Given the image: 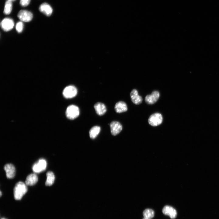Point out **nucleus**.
Here are the masks:
<instances>
[{"mask_svg":"<svg viewBox=\"0 0 219 219\" xmlns=\"http://www.w3.org/2000/svg\"><path fill=\"white\" fill-rule=\"evenodd\" d=\"M39 10L47 16H51L53 12L52 7L50 5L46 2L43 3L40 5Z\"/></svg>","mask_w":219,"mask_h":219,"instance_id":"nucleus-12","label":"nucleus"},{"mask_svg":"<svg viewBox=\"0 0 219 219\" xmlns=\"http://www.w3.org/2000/svg\"><path fill=\"white\" fill-rule=\"evenodd\" d=\"M0 196H1L2 195V192L1 191H0Z\"/></svg>","mask_w":219,"mask_h":219,"instance_id":"nucleus-25","label":"nucleus"},{"mask_svg":"<svg viewBox=\"0 0 219 219\" xmlns=\"http://www.w3.org/2000/svg\"><path fill=\"white\" fill-rule=\"evenodd\" d=\"M31 0H20V3L23 7H26L30 4Z\"/></svg>","mask_w":219,"mask_h":219,"instance_id":"nucleus-22","label":"nucleus"},{"mask_svg":"<svg viewBox=\"0 0 219 219\" xmlns=\"http://www.w3.org/2000/svg\"><path fill=\"white\" fill-rule=\"evenodd\" d=\"M143 219H151L144 217Z\"/></svg>","mask_w":219,"mask_h":219,"instance_id":"nucleus-24","label":"nucleus"},{"mask_svg":"<svg viewBox=\"0 0 219 219\" xmlns=\"http://www.w3.org/2000/svg\"><path fill=\"white\" fill-rule=\"evenodd\" d=\"M162 211L164 214L168 215L172 219H175L177 217L176 211L171 206L169 205L165 206L162 209Z\"/></svg>","mask_w":219,"mask_h":219,"instance_id":"nucleus-10","label":"nucleus"},{"mask_svg":"<svg viewBox=\"0 0 219 219\" xmlns=\"http://www.w3.org/2000/svg\"><path fill=\"white\" fill-rule=\"evenodd\" d=\"M47 179L45 182L46 186H50L54 183L55 180V176L54 173L51 171L48 172L46 174Z\"/></svg>","mask_w":219,"mask_h":219,"instance_id":"nucleus-17","label":"nucleus"},{"mask_svg":"<svg viewBox=\"0 0 219 219\" xmlns=\"http://www.w3.org/2000/svg\"><path fill=\"white\" fill-rule=\"evenodd\" d=\"M160 96L159 92L157 91H154L151 95L146 96L145 98V102L149 104H153L155 103L158 100Z\"/></svg>","mask_w":219,"mask_h":219,"instance_id":"nucleus-8","label":"nucleus"},{"mask_svg":"<svg viewBox=\"0 0 219 219\" xmlns=\"http://www.w3.org/2000/svg\"><path fill=\"white\" fill-rule=\"evenodd\" d=\"M111 133L115 136L119 134L122 130V127L121 123L116 121L112 122L110 124Z\"/></svg>","mask_w":219,"mask_h":219,"instance_id":"nucleus-9","label":"nucleus"},{"mask_svg":"<svg viewBox=\"0 0 219 219\" xmlns=\"http://www.w3.org/2000/svg\"><path fill=\"white\" fill-rule=\"evenodd\" d=\"M155 214L154 210L151 209H146L144 210L143 215L144 217L151 219L153 218Z\"/></svg>","mask_w":219,"mask_h":219,"instance_id":"nucleus-20","label":"nucleus"},{"mask_svg":"<svg viewBox=\"0 0 219 219\" xmlns=\"http://www.w3.org/2000/svg\"><path fill=\"white\" fill-rule=\"evenodd\" d=\"M2 219H6L4 218H2Z\"/></svg>","mask_w":219,"mask_h":219,"instance_id":"nucleus-26","label":"nucleus"},{"mask_svg":"<svg viewBox=\"0 0 219 219\" xmlns=\"http://www.w3.org/2000/svg\"><path fill=\"white\" fill-rule=\"evenodd\" d=\"M114 108L116 112L119 113L126 112L127 110L126 104L122 101L117 102L115 105Z\"/></svg>","mask_w":219,"mask_h":219,"instance_id":"nucleus-15","label":"nucleus"},{"mask_svg":"<svg viewBox=\"0 0 219 219\" xmlns=\"http://www.w3.org/2000/svg\"><path fill=\"white\" fill-rule=\"evenodd\" d=\"M38 180V178L35 173H31L27 176L26 181V184L27 185L33 186L35 184Z\"/></svg>","mask_w":219,"mask_h":219,"instance_id":"nucleus-16","label":"nucleus"},{"mask_svg":"<svg viewBox=\"0 0 219 219\" xmlns=\"http://www.w3.org/2000/svg\"><path fill=\"white\" fill-rule=\"evenodd\" d=\"M100 131V127L98 126L92 127L89 132L90 137L92 139H95L98 135Z\"/></svg>","mask_w":219,"mask_h":219,"instance_id":"nucleus-18","label":"nucleus"},{"mask_svg":"<svg viewBox=\"0 0 219 219\" xmlns=\"http://www.w3.org/2000/svg\"><path fill=\"white\" fill-rule=\"evenodd\" d=\"M47 166L46 160L43 159H40L32 167V169L35 173H39L45 170Z\"/></svg>","mask_w":219,"mask_h":219,"instance_id":"nucleus-7","label":"nucleus"},{"mask_svg":"<svg viewBox=\"0 0 219 219\" xmlns=\"http://www.w3.org/2000/svg\"><path fill=\"white\" fill-rule=\"evenodd\" d=\"M77 89L74 86L70 85L66 87L63 90V95L67 99L72 98L77 94Z\"/></svg>","mask_w":219,"mask_h":219,"instance_id":"nucleus-4","label":"nucleus"},{"mask_svg":"<svg viewBox=\"0 0 219 219\" xmlns=\"http://www.w3.org/2000/svg\"><path fill=\"white\" fill-rule=\"evenodd\" d=\"M163 121V117L161 114L155 113L151 115L148 119V122L151 125L155 127L161 124Z\"/></svg>","mask_w":219,"mask_h":219,"instance_id":"nucleus-3","label":"nucleus"},{"mask_svg":"<svg viewBox=\"0 0 219 219\" xmlns=\"http://www.w3.org/2000/svg\"><path fill=\"white\" fill-rule=\"evenodd\" d=\"M65 113L68 119L74 120L78 116L79 109L77 106L73 105H70L67 107Z\"/></svg>","mask_w":219,"mask_h":219,"instance_id":"nucleus-2","label":"nucleus"},{"mask_svg":"<svg viewBox=\"0 0 219 219\" xmlns=\"http://www.w3.org/2000/svg\"><path fill=\"white\" fill-rule=\"evenodd\" d=\"M94 108L96 113L100 116L104 115L106 111V108L105 105L101 103H97L94 105Z\"/></svg>","mask_w":219,"mask_h":219,"instance_id":"nucleus-14","label":"nucleus"},{"mask_svg":"<svg viewBox=\"0 0 219 219\" xmlns=\"http://www.w3.org/2000/svg\"><path fill=\"white\" fill-rule=\"evenodd\" d=\"M130 98L132 102L136 105L140 104L142 101V97L138 95V92L136 89H133L130 93Z\"/></svg>","mask_w":219,"mask_h":219,"instance_id":"nucleus-13","label":"nucleus"},{"mask_svg":"<svg viewBox=\"0 0 219 219\" xmlns=\"http://www.w3.org/2000/svg\"><path fill=\"white\" fill-rule=\"evenodd\" d=\"M12 2L6 1L5 2L3 12L5 15H9L11 12L12 9Z\"/></svg>","mask_w":219,"mask_h":219,"instance_id":"nucleus-19","label":"nucleus"},{"mask_svg":"<svg viewBox=\"0 0 219 219\" xmlns=\"http://www.w3.org/2000/svg\"><path fill=\"white\" fill-rule=\"evenodd\" d=\"M18 18L22 21L26 22L30 21L33 18L32 13L25 10H20L17 15Z\"/></svg>","mask_w":219,"mask_h":219,"instance_id":"nucleus-5","label":"nucleus"},{"mask_svg":"<svg viewBox=\"0 0 219 219\" xmlns=\"http://www.w3.org/2000/svg\"><path fill=\"white\" fill-rule=\"evenodd\" d=\"M24 25L22 21H19L17 22L16 26V28L17 31L18 33H20L23 31Z\"/></svg>","mask_w":219,"mask_h":219,"instance_id":"nucleus-21","label":"nucleus"},{"mask_svg":"<svg viewBox=\"0 0 219 219\" xmlns=\"http://www.w3.org/2000/svg\"><path fill=\"white\" fill-rule=\"evenodd\" d=\"M14 22L13 19L9 18H5L1 22V26L5 31H9L11 30L14 26Z\"/></svg>","mask_w":219,"mask_h":219,"instance_id":"nucleus-6","label":"nucleus"},{"mask_svg":"<svg viewBox=\"0 0 219 219\" xmlns=\"http://www.w3.org/2000/svg\"><path fill=\"white\" fill-rule=\"evenodd\" d=\"M27 191V187L23 182L21 181L18 182L14 188V198L17 200H21Z\"/></svg>","mask_w":219,"mask_h":219,"instance_id":"nucleus-1","label":"nucleus"},{"mask_svg":"<svg viewBox=\"0 0 219 219\" xmlns=\"http://www.w3.org/2000/svg\"><path fill=\"white\" fill-rule=\"evenodd\" d=\"M7 0V1H11V2H12V1H15L16 0Z\"/></svg>","mask_w":219,"mask_h":219,"instance_id":"nucleus-23","label":"nucleus"},{"mask_svg":"<svg viewBox=\"0 0 219 219\" xmlns=\"http://www.w3.org/2000/svg\"><path fill=\"white\" fill-rule=\"evenodd\" d=\"M4 168L7 178L11 179L14 177L16 170L13 165L12 164H7L4 165Z\"/></svg>","mask_w":219,"mask_h":219,"instance_id":"nucleus-11","label":"nucleus"}]
</instances>
